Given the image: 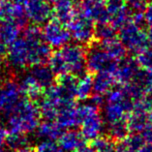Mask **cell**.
Listing matches in <instances>:
<instances>
[{
  "mask_svg": "<svg viewBox=\"0 0 152 152\" xmlns=\"http://www.w3.org/2000/svg\"><path fill=\"white\" fill-rule=\"evenodd\" d=\"M20 27L12 20H0V41L10 45L20 37Z\"/></svg>",
  "mask_w": 152,
  "mask_h": 152,
  "instance_id": "17",
  "label": "cell"
},
{
  "mask_svg": "<svg viewBox=\"0 0 152 152\" xmlns=\"http://www.w3.org/2000/svg\"><path fill=\"white\" fill-rule=\"evenodd\" d=\"M114 152H133V151L130 150L127 147V145L122 140H120V142H117V143H115Z\"/></svg>",
  "mask_w": 152,
  "mask_h": 152,
  "instance_id": "26",
  "label": "cell"
},
{
  "mask_svg": "<svg viewBox=\"0 0 152 152\" xmlns=\"http://www.w3.org/2000/svg\"><path fill=\"white\" fill-rule=\"evenodd\" d=\"M50 67L55 76L72 74L79 75L84 67V56L83 50L76 45H64L51 53L49 59Z\"/></svg>",
  "mask_w": 152,
  "mask_h": 152,
  "instance_id": "3",
  "label": "cell"
},
{
  "mask_svg": "<svg viewBox=\"0 0 152 152\" xmlns=\"http://www.w3.org/2000/svg\"><path fill=\"white\" fill-rule=\"evenodd\" d=\"M61 128L54 120H45L38 124L36 128V136L41 140H55L61 135Z\"/></svg>",
  "mask_w": 152,
  "mask_h": 152,
  "instance_id": "16",
  "label": "cell"
},
{
  "mask_svg": "<svg viewBox=\"0 0 152 152\" xmlns=\"http://www.w3.org/2000/svg\"><path fill=\"white\" fill-rule=\"evenodd\" d=\"M74 152H94V150L92 149L91 146H87V145H85V144H83V146L79 147Z\"/></svg>",
  "mask_w": 152,
  "mask_h": 152,
  "instance_id": "28",
  "label": "cell"
},
{
  "mask_svg": "<svg viewBox=\"0 0 152 152\" xmlns=\"http://www.w3.org/2000/svg\"><path fill=\"white\" fill-rule=\"evenodd\" d=\"M148 116H149V121H151V122H152V110H150V114H149V115H148Z\"/></svg>",
  "mask_w": 152,
  "mask_h": 152,
  "instance_id": "31",
  "label": "cell"
},
{
  "mask_svg": "<svg viewBox=\"0 0 152 152\" xmlns=\"http://www.w3.org/2000/svg\"><path fill=\"white\" fill-rule=\"evenodd\" d=\"M70 35L77 42H85L90 36V28L88 21L85 18L83 17H75L68 23Z\"/></svg>",
  "mask_w": 152,
  "mask_h": 152,
  "instance_id": "12",
  "label": "cell"
},
{
  "mask_svg": "<svg viewBox=\"0 0 152 152\" xmlns=\"http://www.w3.org/2000/svg\"><path fill=\"white\" fill-rule=\"evenodd\" d=\"M91 147L96 152H114L115 142L107 136H99L92 140Z\"/></svg>",
  "mask_w": 152,
  "mask_h": 152,
  "instance_id": "20",
  "label": "cell"
},
{
  "mask_svg": "<svg viewBox=\"0 0 152 152\" xmlns=\"http://www.w3.org/2000/svg\"><path fill=\"white\" fill-rule=\"evenodd\" d=\"M5 143L12 152H18L23 149V148H26L32 145L30 140H29L26 134H24V133H18V132H11L7 136Z\"/></svg>",
  "mask_w": 152,
  "mask_h": 152,
  "instance_id": "18",
  "label": "cell"
},
{
  "mask_svg": "<svg viewBox=\"0 0 152 152\" xmlns=\"http://www.w3.org/2000/svg\"><path fill=\"white\" fill-rule=\"evenodd\" d=\"M46 1H48V2H54L55 0H46Z\"/></svg>",
  "mask_w": 152,
  "mask_h": 152,
  "instance_id": "32",
  "label": "cell"
},
{
  "mask_svg": "<svg viewBox=\"0 0 152 152\" xmlns=\"http://www.w3.org/2000/svg\"><path fill=\"white\" fill-rule=\"evenodd\" d=\"M106 131L107 133V137H110L115 142L123 140L129 135L130 130L127 123V117L124 116L112 123L106 124Z\"/></svg>",
  "mask_w": 152,
  "mask_h": 152,
  "instance_id": "15",
  "label": "cell"
},
{
  "mask_svg": "<svg viewBox=\"0 0 152 152\" xmlns=\"http://www.w3.org/2000/svg\"><path fill=\"white\" fill-rule=\"evenodd\" d=\"M55 122L61 129H73L80 124V116L77 107L73 104L66 106L59 110Z\"/></svg>",
  "mask_w": 152,
  "mask_h": 152,
  "instance_id": "9",
  "label": "cell"
},
{
  "mask_svg": "<svg viewBox=\"0 0 152 152\" xmlns=\"http://www.w3.org/2000/svg\"><path fill=\"white\" fill-rule=\"evenodd\" d=\"M145 143H152V122L149 121L140 132Z\"/></svg>",
  "mask_w": 152,
  "mask_h": 152,
  "instance_id": "24",
  "label": "cell"
},
{
  "mask_svg": "<svg viewBox=\"0 0 152 152\" xmlns=\"http://www.w3.org/2000/svg\"><path fill=\"white\" fill-rule=\"evenodd\" d=\"M34 152H61V149L53 140H42L34 147Z\"/></svg>",
  "mask_w": 152,
  "mask_h": 152,
  "instance_id": "23",
  "label": "cell"
},
{
  "mask_svg": "<svg viewBox=\"0 0 152 152\" xmlns=\"http://www.w3.org/2000/svg\"><path fill=\"white\" fill-rule=\"evenodd\" d=\"M20 85L12 79L0 81V113L7 115L15 105L21 99Z\"/></svg>",
  "mask_w": 152,
  "mask_h": 152,
  "instance_id": "6",
  "label": "cell"
},
{
  "mask_svg": "<svg viewBox=\"0 0 152 152\" xmlns=\"http://www.w3.org/2000/svg\"><path fill=\"white\" fill-rule=\"evenodd\" d=\"M7 136H8L7 129L1 123H0V147H2L3 144L5 143Z\"/></svg>",
  "mask_w": 152,
  "mask_h": 152,
  "instance_id": "25",
  "label": "cell"
},
{
  "mask_svg": "<svg viewBox=\"0 0 152 152\" xmlns=\"http://www.w3.org/2000/svg\"><path fill=\"white\" fill-rule=\"evenodd\" d=\"M0 20H12L20 28L27 25V18L21 4L7 1L0 2Z\"/></svg>",
  "mask_w": 152,
  "mask_h": 152,
  "instance_id": "8",
  "label": "cell"
},
{
  "mask_svg": "<svg viewBox=\"0 0 152 152\" xmlns=\"http://www.w3.org/2000/svg\"><path fill=\"white\" fill-rule=\"evenodd\" d=\"M6 53L10 67L20 71L33 65L46 64L51 55V50L44 39L29 40L21 36L10 44Z\"/></svg>",
  "mask_w": 152,
  "mask_h": 152,
  "instance_id": "1",
  "label": "cell"
},
{
  "mask_svg": "<svg viewBox=\"0 0 152 152\" xmlns=\"http://www.w3.org/2000/svg\"><path fill=\"white\" fill-rule=\"evenodd\" d=\"M3 1H7V2H11V3H18V4H21V3H24L25 0H3Z\"/></svg>",
  "mask_w": 152,
  "mask_h": 152,
  "instance_id": "30",
  "label": "cell"
},
{
  "mask_svg": "<svg viewBox=\"0 0 152 152\" xmlns=\"http://www.w3.org/2000/svg\"><path fill=\"white\" fill-rule=\"evenodd\" d=\"M53 15L55 20L64 25L68 24L75 17L76 12L71 0H55L53 8Z\"/></svg>",
  "mask_w": 152,
  "mask_h": 152,
  "instance_id": "13",
  "label": "cell"
},
{
  "mask_svg": "<svg viewBox=\"0 0 152 152\" xmlns=\"http://www.w3.org/2000/svg\"><path fill=\"white\" fill-rule=\"evenodd\" d=\"M42 35L48 45L55 49L66 45L71 37L68 28L55 18L47 21L42 30Z\"/></svg>",
  "mask_w": 152,
  "mask_h": 152,
  "instance_id": "5",
  "label": "cell"
},
{
  "mask_svg": "<svg viewBox=\"0 0 152 152\" xmlns=\"http://www.w3.org/2000/svg\"><path fill=\"white\" fill-rule=\"evenodd\" d=\"M18 85H20L21 93L26 96V98L31 100V101L39 100L42 96L43 88L40 86V84L29 73L21 77Z\"/></svg>",
  "mask_w": 152,
  "mask_h": 152,
  "instance_id": "14",
  "label": "cell"
},
{
  "mask_svg": "<svg viewBox=\"0 0 152 152\" xmlns=\"http://www.w3.org/2000/svg\"><path fill=\"white\" fill-rule=\"evenodd\" d=\"M29 70V74L34 77L36 81L40 84V86L43 89H46L50 85H53L56 79H55V74L51 70L49 65L46 64H37L31 66Z\"/></svg>",
  "mask_w": 152,
  "mask_h": 152,
  "instance_id": "11",
  "label": "cell"
},
{
  "mask_svg": "<svg viewBox=\"0 0 152 152\" xmlns=\"http://www.w3.org/2000/svg\"><path fill=\"white\" fill-rule=\"evenodd\" d=\"M58 140V146L61 151L64 152H74L79 147L85 144L84 137L80 132L76 130L68 129V131L61 133Z\"/></svg>",
  "mask_w": 152,
  "mask_h": 152,
  "instance_id": "10",
  "label": "cell"
},
{
  "mask_svg": "<svg viewBox=\"0 0 152 152\" xmlns=\"http://www.w3.org/2000/svg\"><path fill=\"white\" fill-rule=\"evenodd\" d=\"M130 150L133 152H136L140 147H142L145 142L142 139V135L140 133L137 132H132V134H129L126 138L122 140Z\"/></svg>",
  "mask_w": 152,
  "mask_h": 152,
  "instance_id": "22",
  "label": "cell"
},
{
  "mask_svg": "<svg viewBox=\"0 0 152 152\" xmlns=\"http://www.w3.org/2000/svg\"><path fill=\"white\" fill-rule=\"evenodd\" d=\"M136 152H152V143H144Z\"/></svg>",
  "mask_w": 152,
  "mask_h": 152,
  "instance_id": "27",
  "label": "cell"
},
{
  "mask_svg": "<svg viewBox=\"0 0 152 152\" xmlns=\"http://www.w3.org/2000/svg\"><path fill=\"white\" fill-rule=\"evenodd\" d=\"M0 152H5V151L3 150V149H1V147H0Z\"/></svg>",
  "mask_w": 152,
  "mask_h": 152,
  "instance_id": "33",
  "label": "cell"
},
{
  "mask_svg": "<svg viewBox=\"0 0 152 152\" xmlns=\"http://www.w3.org/2000/svg\"><path fill=\"white\" fill-rule=\"evenodd\" d=\"M77 107L80 116V133L84 139L92 140L101 136L105 129V123L98 112V107L92 104H83Z\"/></svg>",
  "mask_w": 152,
  "mask_h": 152,
  "instance_id": "4",
  "label": "cell"
},
{
  "mask_svg": "<svg viewBox=\"0 0 152 152\" xmlns=\"http://www.w3.org/2000/svg\"><path fill=\"white\" fill-rule=\"evenodd\" d=\"M7 125L11 132L31 133L40 123V110L36 104L29 99L21 98L7 114Z\"/></svg>",
  "mask_w": 152,
  "mask_h": 152,
  "instance_id": "2",
  "label": "cell"
},
{
  "mask_svg": "<svg viewBox=\"0 0 152 152\" xmlns=\"http://www.w3.org/2000/svg\"><path fill=\"white\" fill-rule=\"evenodd\" d=\"M148 122H149V116L147 113L136 109H133V113L127 118L130 132L140 133Z\"/></svg>",
  "mask_w": 152,
  "mask_h": 152,
  "instance_id": "19",
  "label": "cell"
},
{
  "mask_svg": "<svg viewBox=\"0 0 152 152\" xmlns=\"http://www.w3.org/2000/svg\"><path fill=\"white\" fill-rule=\"evenodd\" d=\"M23 8L27 20L33 24L46 23L53 16V8L46 0H25Z\"/></svg>",
  "mask_w": 152,
  "mask_h": 152,
  "instance_id": "7",
  "label": "cell"
},
{
  "mask_svg": "<svg viewBox=\"0 0 152 152\" xmlns=\"http://www.w3.org/2000/svg\"><path fill=\"white\" fill-rule=\"evenodd\" d=\"M6 51H7L6 45L2 42V41H0V56L2 57L3 55L6 54Z\"/></svg>",
  "mask_w": 152,
  "mask_h": 152,
  "instance_id": "29",
  "label": "cell"
},
{
  "mask_svg": "<svg viewBox=\"0 0 152 152\" xmlns=\"http://www.w3.org/2000/svg\"><path fill=\"white\" fill-rule=\"evenodd\" d=\"M92 81L89 77H83L77 80L76 84V97L80 100H86L91 93Z\"/></svg>",
  "mask_w": 152,
  "mask_h": 152,
  "instance_id": "21",
  "label": "cell"
}]
</instances>
